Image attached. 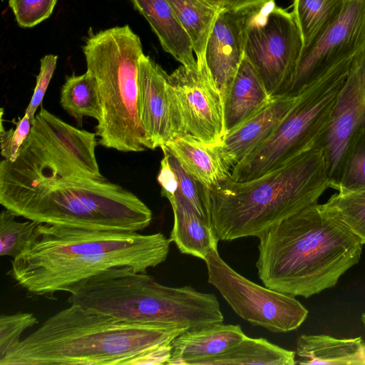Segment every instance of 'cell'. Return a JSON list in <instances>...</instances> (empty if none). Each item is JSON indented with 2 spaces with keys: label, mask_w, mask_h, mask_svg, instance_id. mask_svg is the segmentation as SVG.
<instances>
[{
  "label": "cell",
  "mask_w": 365,
  "mask_h": 365,
  "mask_svg": "<svg viewBox=\"0 0 365 365\" xmlns=\"http://www.w3.org/2000/svg\"><path fill=\"white\" fill-rule=\"evenodd\" d=\"M168 82L180 138L220 145L225 135L223 100L205 61L192 68L180 66Z\"/></svg>",
  "instance_id": "7c38bea8"
},
{
  "label": "cell",
  "mask_w": 365,
  "mask_h": 365,
  "mask_svg": "<svg viewBox=\"0 0 365 365\" xmlns=\"http://www.w3.org/2000/svg\"><path fill=\"white\" fill-rule=\"evenodd\" d=\"M365 187V128L351 138L343 161L339 192H347Z\"/></svg>",
  "instance_id": "f1b7e54d"
},
{
  "label": "cell",
  "mask_w": 365,
  "mask_h": 365,
  "mask_svg": "<svg viewBox=\"0 0 365 365\" xmlns=\"http://www.w3.org/2000/svg\"><path fill=\"white\" fill-rule=\"evenodd\" d=\"M83 51L100 94L98 143L121 152L152 149L139 114L138 68L143 54L139 36L128 25L113 27L91 34Z\"/></svg>",
  "instance_id": "52a82bcc"
},
{
  "label": "cell",
  "mask_w": 365,
  "mask_h": 365,
  "mask_svg": "<svg viewBox=\"0 0 365 365\" xmlns=\"http://www.w3.org/2000/svg\"><path fill=\"white\" fill-rule=\"evenodd\" d=\"M157 180L161 186V195L169 200L173 197L178 189L175 173L171 168L167 158L163 155Z\"/></svg>",
  "instance_id": "d590c367"
},
{
  "label": "cell",
  "mask_w": 365,
  "mask_h": 365,
  "mask_svg": "<svg viewBox=\"0 0 365 365\" xmlns=\"http://www.w3.org/2000/svg\"><path fill=\"white\" fill-rule=\"evenodd\" d=\"M302 48L292 12L277 6L274 0L247 10L245 56L272 97L287 96Z\"/></svg>",
  "instance_id": "30bf717a"
},
{
  "label": "cell",
  "mask_w": 365,
  "mask_h": 365,
  "mask_svg": "<svg viewBox=\"0 0 365 365\" xmlns=\"http://www.w3.org/2000/svg\"><path fill=\"white\" fill-rule=\"evenodd\" d=\"M131 1L134 8L148 21L165 51L185 67L197 66L191 40L168 0Z\"/></svg>",
  "instance_id": "44dd1931"
},
{
  "label": "cell",
  "mask_w": 365,
  "mask_h": 365,
  "mask_svg": "<svg viewBox=\"0 0 365 365\" xmlns=\"http://www.w3.org/2000/svg\"><path fill=\"white\" fill-rule=\"evenodd\" d=\"M96 134L66 123L41 106L16 159L0 163V191L66 178L105 180L96 158Z\"/></svg>",
  "instance_id": "ba28073f"
},
{
  "label": "cell",
  "mask_w": 365,
  "mask_h": 365,
  "mask_svg": "<svg viewBox=\"0 0 365 365\" xmlns=\"http://www.w3.org/2000/svg\"><path fill=\"white\" fill-rule=\"evenodd\" d=\"M57 59L58 56L52 54L46 55L41 59L40 71L36 76V84L25 111L32 124L35 119L36 111L42 105V101L56 67Z\"/></svg>",
  "instance_id": "e575fe53"
},
{
  "label": "cell",
  "mask_w": 365,
  "mask_h": 365,
  "mask_svg": "<svg viewBox=\"0 0 365 365\" xmlns=\"http://www.w3.org/2000/svg\"><path fill=\"white\" fill-rule=\"evenodd\" d=\"M168 1L191 40L197 63L205 62L207 41L220 9L203 0Z\"/></svg>",
  "instance_id": "d4e9b609"
},
{
  "label": "cell",
  "mask_w": 365,
  "mask_h": 365,
  "mask_svg": "<svg viewBox=\"0 0 365 365\" xmlns=\"http://www.w3.org/2000/svg\"><path fill=\"white\" fill-rule=\"evenodd\" d=\"M296 352L285 349L264 338L246 336L220 355L205 359L199 365H294Z\"/></svg>",
  "instance_id": "cb8c5ba5"
},
{
  "label": "cell",
  "mask_w": 365,
  "mask_h": 365,
  "mask_svg": "<svg viewBox=\"0 0 365 365\" xmlns=\"http://www.w3.org/2000/svg\"><path fill=\"white\" fill-rule=\"evenodd\" d=\"M365 244V187L333 195L326 202Z\"/></svg>",
  "instance_id": "f546056e"
},
{
  "label": "cell",
  "mask_w": 365,
  "mask_h": 365,
  "mask_svg": "<svg viewBox=\"0 0 365 365\" xmlns=\"http://www.w3.org/2000/svg\"><path fill=\"white\" fill-rule=\"evenodd\" d=\"M168 200L174 216L170 242H174L181 253L205 260L211 251L217 249L219 241L211 224L179 193Z\"/></svg>",
  "instance_id": "7402d4cb"
},
{
  "label": "cell",
  "mask_w": 365,
  "mask_h": 365,
  "mask_svg": "<svg viewBox=\"0 0 365 365\" xmlns=\"http://www.w3.org/2000/svg\"><path fill=\"white\" fill-rule=\"evenodd\" d=\"M365 44V0H346L340 11L302 50L287 96H296Z\"/></svg>",
  "instance_id": "4fadbf2b"
},
{
  "label": "cell",
  "mask_w": 365,
  "mask_h": 365,
  "mask_svg": "<svg viewBox=\"0 0 365 365\" xmlns=\"http://www.w3.org/2000/svg\"><path fill=\"white\" fill-rule=\"evenodd\" d=\"M57 0H9L18 24L24 28L33 27L48 19Z\"/></svg>",
  "instance_id": "d6a6232c"
},
{
  "label": "cell",
  "mask_w": 365,
  "mask_h": 365,
  "mask_svg": "<svg viewBox=\"0 0 365 365\" xmlns=\"http://www.w3.org/2000/svg\"><path fill=\"white\" fill-rule=\"evenodd\" d=\"M170 240L160 232L93 230L39 223L27 249L8 272L28 297L55 299L112 267L146 273L167 258Z\"/></svg>",
  "instance_id": "6da1fadb"
},
{
  "label": "cell",
  "mask_w": 365,
  "mask_h": 365,
  "mask_svg": "<svg viewBox=\"0 0 365 365\" xmlns=\"http://www.w3.org/2000/svg\"><path fill=\"white\" fill-rule=\"evenodd\" d=\"M0 203L29 220L93 230L138 232L153 218L140 198L107 179L66 178L0 191Z\"/></svg>",
  "instance_id": "8992f818"
},
{
  "label": "cell",
  "mask_w": 365,
  "mask_h": 365,
  "mask_svg": "<svg viewBox=\"0 0 365 365\" xmlns=\"http://www.w3.org/2000/svg\"><path fill=\"white\" fill-rule=\"evenodd\" d=\"M161 149L175 173L178 184L176 192L183 197L200 216L210 223L204 205L202 186L184 170L170 152L164 148Z\"/></svg>",
  "instance_id": "1f68e13d"
},
{
  "label": "cell",
  "mask_w": 365,
  "mask_h": 365,
  "mask_svg": "<svg viewBox=\"0 0 365 365\" xmlns=\"http://www.w3.org/2000/svg\"><path fill=\"white\" fill-rule=\"evenodd\" d=\"M245 336L240 325L222 322L187 330L173 340L166 364L199 365L205 359L220 355Z\"/></svg>",
  "instance_id": "ac0fdd59"
},
{
  "label": "cell",
  "mask_w": 365,
  "mask_h": 365,
  "mask_svg": "<svg viewBox=\"0 0 365 365\" xmlns=\"http://www.w3.org/2000/svg\"><path fill=\"white\" fill-rule=\"evenodd\" d=\"M258 238L256 267L264 285L305 298L334 287L359 262L364 245L333 209L318 202Z\"/></svg>",
  "instance_id": "7a4b0ae2"
},
{
  "label": "cell",
  "mask_w": 365,
  "mask_h": 365,
  "mask_svg": "<svg viewBox=\"0 0 365 365\" xmlns=\"http://www.w3.org/2000/svg\"><path fill=\"white\" fill-rule=\"evenodd\" d=\"M247 10H220L207 41L205 63L223 103L245 56Z\"/></svg>",
  "instance_id": "2e32d148"
},
{
  "label": "cell",
  "mask_w": 365,
  "mask_h": 365,
  "mask_svg": "<svg viewBox=\"0 0 365 365\" xmlns=\"http://www.w3.org/2000/svg\"><path fill=\"white\" fill-rule=\"evenodd\" d=\"M38 321L32 313L17 312L0 316V359L21 341V334Z\"/></svg>",
  "instance_id": "4dcf8cb0"
},
{
  "label": "cell",
  "mask_w": 365,
  "mask_h": 365,
  "mask_svg": "<svg viewBox=\"0 0 365 365\" xmlns=\"http://www.w3.org/2000/svg\"><path fill=\"white\" fill-rule=\"evenodd\" d=\"M171 344L153 349L131 359L128 365L166 364L171 356Z\"/></svg>",
  "instance_id": "8d00e7d4"
},
{
  "label": "cell",
  "mask_w": 365,
  "mask_h": 365,
  "mask_svg": "<svg viewBox=\"0 0 365 365\" xmlns=\"http://www.w3.org/2000/svg\"><path fill=\"white\" fill-rule=\"evenodd\" d=\"M204 261L208 282L239 317L251 324L286 333L299 328L307 319L308 310L294 296L262 287L242 276L220 257L217 249Z\"/></svg>",
  "instance_id": "8fae6325"
},
{
  "label": "cell",
  "mask_w": 365,
  "mask_h": 365,
  "mask_svg": "<svg viewBox=\"0 0 365 365\" xmlns=\"http://www.w3.org/2000/svg\"><path fill=\"white\" fill-rule=\"evenodd\" d=\"M272 98L259 73L244 56L224 99L225 133L258 112Z\"/></svg>",
  "instance_id": "ffe728a7"
},
{
  "label": "cell",
  "mask_w": 365,
  "mask_h": 365,
  "mask_svg": "<svg viewBox=\"0 0 365 365\" xmlns=\"http://www.w3.org/2000/svg\"><path fill=\"white\" fill-rule=\"evenodd\" d=\"M362 128H365V44L353 59L339 94L331 124L318 141L324 149L331 188L337 190L349 143Z\"/></svg>",
  "instance_id": "5bb4252c"
},
{
  "label": "cell",
  "mask_w": 365,
  "mask_h": 365,
  "mask_svg": "<svg viewBox=\"0 0 365 365\" xmlns=\"http://www.w3.org/2000/svg\"><path fill=\"white\" fill-rule=\"evenodd\" d=\"M60 103L78 122L84 116L100 120L102 108L97 82L88 71L82 75L67 76L61 89Z\"/></svg>",
  "instance_id": "484cf974"
},
{
  "label": "cell",
  "mask_w": 365,
  "mask_h": 365,
  "mask_svg": "<svg viewBox=\"0 0 365 365\" xmlns=\"http://www.w3.org/2000/svg\"><path fill=\"white\" fill-rule=\"evenodd\" d=\"M355 55L341 60L305 87L274 131L232 168L230 179L245 182L259 178L317 143L331 124Z\"/></svg>",
  "instance_id": "9c48e42d"
},
{
  "label": "cell",
  "mask_w": 365,
  "mask_h": 365,
  "mask_svg": "<svg viewBox=\"0 0 365 365\" xmlns=\"http://www.w3.org/2000/svg\"><path fill=\"white\" fill-rule=\"evenodd\" d=\"M361 321L363 322L364 326H365V312L362 314L361 315Z\"/></svg>",
  "instance_id": "ab89813d"
},
{
  "label": "cell",
  "mask_w": 365,
  "mask_h": 365,
  "mask_svg": "<svg viewBox=\"0 0 365 365\" xmlns=\"http://www.w3.org/2000/svg\"><path fill=\"white\" fill-rule=\"evenodd\" d=\"M168 77L158 63L142 55L138 68L139 114L152 150L178 138Z\"/></svg>",
  "instance_id": "9a60e30c"
},
{
  "label": "cell",
  "mask_w": 365,
  "mask_h": 365,
  "mask_svg": "<svg viewBox=\"0 0 365 365\" xmlns=\"http://www.w3.org/2000/svg\"><path fill=\"white\" fill-rule=\"evenodd\" d=\"M346 0H294L292 13L303 48L309 45L340 11Z\"/></svg>",
  "instance_id": "4316f807"
},
{
  "label": "cell",
  "mask_w": 365,
  "mask_h": 365,
  "mask_svg": "<svg viewBox=\"0 0 365 365\" xmlns=\"http://www.w3.org/2000/svg\"><path fill=\"white\" fill-rule=\"evenodd\" d=\"M14 121L15 128L5 130L3 126V121L1 120L0 129L1 155L4 159L11 162L16 159L32 126L30 118L26 113H24L22 118H19L16 121L14 120Z\"/></svg>",
  "instance_id": "836d02e7"
},
{
  "label": "cell",
  "mask_w": 365,
  "mask_h": 365,
  "mask_svg": "<svg viewBox=\"0 0 365 365\" xmlns=\"http://www.w3.org/2000/svg\"><path fill=\"white\" fill-rule=\"evenodd\" d=\"M296 354L299 364L365 365V343L361 337L302 334L297 341Z\"/></svg>",
  "instance_id": "603a6c76"
},
{
  "label": "cell",
  "mask_w": 365,
  "mask_h": 365,
  "mask_svg": "<svg viewBox=\"0 0 365 365\" xmlns=\"http://www.w3.org/2000/svg\"><path fill=\"white\" fill-rule=\"evenodd\" d=\"M296 98L297 96L272 97L258 112L225 133L219 148L232 169L274 131Z\"/></svg>",
  "instance_id": "e0dca14e"
},
{
  "label": "cell",
  "mask_w": 365,
  "mask_h": 365,
  "mask_svg": "<svg viewBox=\"0 0 365 365\" xmlns=\"http://www.w3.org/2000/svg\"><path fill=\"white\" fill-rule=\"evenodd\" d=\"M11 211L4 209L0 214V255L13 259L21 255L29 247L40 222H19Z\"/></svg>",
  "instance_id": "83f0119b"
},
{
  "label": "cell",
  "mask_w": 365,
  "mask_h": 365,
  "mask_svg": "<svg viewBox=\"0 0 365 365\" xmlns=\"http://www.w3.org/2000/svg\"><path fill=\"white\" fill-rule=\"evenodd\" d=\"M203 1H205L207 3L212 4L217 8L220 9V7H221L222 0H203Z\"/></svg>",
  "instance_id": "f35d334b"
},
{
  "label": "cell",
  "mask_w": 365,
  "mask_h": 365,
  "mask_svg": "<svg viewBox=\"0 0 365 365\" xmlns=\"http://www.w3.org/2000/svg\"><path fill=\"white\" fill-rule=\"evenodd\" d=\"M167 149L184 170L203 187L212 188L230 179L232 168L219 145H207L191 136L177 138L160 147Z\"/></svg>",
  "instance_id": "d6986e66"
},
{
  "label": "cell",
  "mask_w": 365,
  "mask_h": 365,
  "mask_svg": "<svg viewBox=\"0 0 365 365\" xmlns=\"http://www.w3.org/2000/svg\"><path fill=\"white\" fill-rule=\"evenodd\" d=\"M330 187L322 145L317 143L256 179H229L207 189L205 207L219 240L259 237L282 221L317 203Z\"/></svg>",
  "instance_id": "277c9868"
},
{
  "label": "cell",
  "mask_w": 365,
  "mask_h": 365,
  "mask_svg": "<svg viewBox=\"0 0 365 365\" xmlns=\"http://www.w3.org/2000/svg\"><path fill=\"white\" fill-rule=\"evenodd\" d=\"M274 0H222L220 10L240 11L258 6Z\"/></svg>",
  "instance_id": "74e56055"
},
{
  "label": "cell",
  "mask_w": 365,
  "mask_h": 365,
  "mask_svg": "<svg viewBox=\"0 0 365 365\" xmlns=\"http://www.w3.org/2000/svg\"><path fill=\"white\" fill-rule=\"evenodd\" d=\"M80 305L135 323L175 326L186 330L223 322L213 294L190 286L171 287L129 267H112L81 281L68 292Z\"/></svg>",
  "instance_id": "5b68a950"
},
{
  "label": "cell",
  "mask_w": 365,
  "mask_h": 365,
  "mask_svg": "<svg viewBox=\"0 0 365 365\" xmlns=\"http://www.w3.org/2000/svg\"><path fill=\"white\" fill-rule=\"evenodd\" d=\"M185 331L126 322L70 304L21 340L0 359V365H128Z\"/></svg>",
  "instance_id": "3957f363"
}]
</instances>
